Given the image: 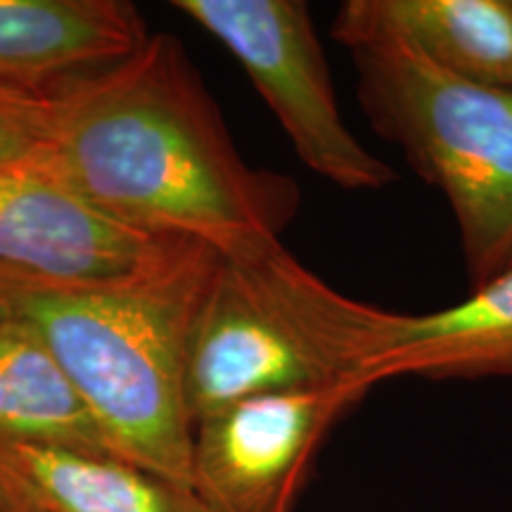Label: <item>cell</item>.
I'll return each mask as SVG.
<instances>
[{
  "instance_id": "cell-13",
  "label": "cell",
  "mask_w": 512,
  "mask_h": 512,
  "mask_svg": "<svg viewBox=\"0 0 512 512\" xmlns=\"http://www.w3.org/2000/svg\"><path fill=\"white\" fill-rule=\"evenodd\" d=\"M55 131V95L0 91V174L46 157Z\"/></svg>"
},
{
  "instance_id": "cell-9",
  "label": "cell",
  "mask_w": 512,
  "mask_h": 512,
  "mask_svg": "<svg viewBox=\"0 0 512 512\" xmlns=\"http://www.w3.org/2000/svg\"><path fill=\"white\" fill-rule=\"evenodd\" d=\"M330 31L347 50L396 41L441 72L512 91V0H347Z\"/></svg>"
},
{
  "instance_id": "cell-6",
  "label": "cell",
  "mask_w": 512,
  "mask_h": 512,
  "mask_svg": "<svg viewBox=\"0 0 512 512\" xmlns=\"http://www.w3.org/2000/svg\"><path fill=\"white\" fill-rule=\"evenodd\" d=\"M211 254L110 219L38 164L0 174V290H136Z\"/></svg>"
},
{
  "instance_id": "cell-5",
  "label": "cell",
  "mask_w": 512,
  "mask_h": 512,
  "mask_svg": "<svg viewBox=\"0 0 512 512\" xmlns=\"http://www.w3.org/2000/svg\"><path fill=\"white\" fill-rule=\"evenodd\" d=\"M228 50L313 174L344 190H382L394 169L339 112L325 50L302 0H174Z\"/></svg>"
},
{
  "instance_id": "cell-3",
  "label": "cell",
  "mask_w": 512,
  "mask_h": 512,
  "mask_svg": "<svg viewBox=\"0 0 512 512\" xmlns=\"http://www.w3.org/2000/svg\"><path fill=\"white\" fill-rule=\"evenodd\" d=\"M399 318L335 290L283 242L219 256L190 330L192 418L247 396L356 380L394 337Z\"/></svg>"
},
{
  "instance_id": "cell-8",
  "label": "cell",
  "mask_w": 512,
  "mask_h": 512,
  "mask_svg": "<svg viewBox=\"0 0 512 512\" xmlns=\"http://www.w3.org/2000/svg\"><path fill=\"white\" fill-rule=\"evenodd\" d=\"M150 36L124 0H0V91L57 95Z\"/></svg>"
},
{
  "instance_id": "cell-4",
  "label": "cell",
  "mask_w": 512,
  "mask_h": 512,
  "mask_svg": "<svg viewBox=\"0 0 512 512\" xmlns=\"http://www.w3.org/2000/svg\"><path fill=\"white\" fill-rule=\"evenodd\" d=\"M361 110L456 219L472 290L512 266V91L441 72L403 43L349 48Z\"/></svg>"
},
{
  "instance_id": "cell-7",
  "label": "cell",
  "mask_w": 512,
  "mask_h": 512,
  "mask_svg": "<svg viewBox=\"0 0 512 512\" xmlns=\"http://www.w3.org/2000/svg\"><path fill=\"white\" fill-rule=\"evenodd\" d=\"M373 384L256 394L195 422L190 486L216 512H294L332 427Z\"/></svg>"
},
{
  "instance_id": "cell-14",
  "label": "cell",
  "mask_w": 512,
  "mask_h": 512,
  "mask_svg": "<svg viewBox=\"0 0 512 512\" xmlns=\"http://www.w3.org/2000/svg\"><path fill=\"white\" fill-rule=\"evenodd\" d=\"M0 512H38L3 465H0Z\"/></svg>"
},
{
  "instance_id": "cell-1",
  "label": "cell",
  "mask_w": 512,
  "mask_h": 512,
  "mask_svg": "<svg viewBox=\"0 0 512 512\" xmlns=\"http://www.w3.org/2000/svg\"><path fill=\"white\" fill-rule=\"evenodd\" d=\"M38 166L124 226L219 256L283 242L299 209L292 178L242 159L169 34L55 95L53 140Z\"/></svg>"
},
{
  "instance_id": "cell-2",
  "label": "cell",
  "mask_w": 512,
  "mask_h": 512,
  "mask_svg": "<svg viewBox=\"0 0 512 512\" xmlns=\"http://www.w3.org/2000/svg\"><path fill=\"white\" fill-rule=\"evenodd\" d=\"M216 259L136 290H0V311L43 339L114 456L185 486L188 342Z\"/></svg>"
},
{
  "instance_id": "cell-11",
  "label": "cell",
  "mask_w": 512,
  "mask_h": 512,
  "mask_svg": "<svg viewBox=\"0 0 512 512\" xmlns=\"http://www.w3.org/2000/svg\"><path fill=\"white\" fill-rule=\"evenodd\" d=\"M0 465L38 512H216L192 486L114 453L0 444Z\"/></svg>"
},
{
  "instance_id": "cell-10",
  "label": "cell",
  "mask_w": 512,
  "mask_h": 512,
  "mask_svg": "<svg viewBox=\"0 0 512 512\" xmlns=\"http://www.w3.org/2000/svg\"><path fill=\"white\" fill-rule=\"evenodd\" d=\"M491 375H512V266L463 302L430 313H401L394 337L361 373L373 387L394 377Z\"/></svg>"
},
{
  "instance_id": "cell-12",
  "label": "cell",
  "mask_w": 512,
  "mask_h": 512,
  "mask_svg": "<svg viewBox=\"0 0 512 512\" xmlns=\"http://www.w3.org/2000/svg\"><path fill=\"white\" fill-rule=\"evenodd\" d=\"M0 444L112 453L43 339L3 311Z\"/></svg>"
}]
</instances>
